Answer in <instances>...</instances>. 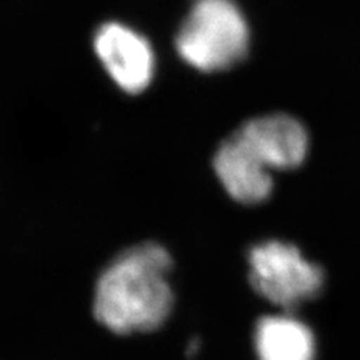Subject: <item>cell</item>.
Instances as JSON below:
<instances>
[{
    "label": "cell",
    "instance_id": "cell-5",
    "mask_svg": "<svg viewBox=\"0 0 360 360\" xmlns=\"http://www.w3.org/2000/svg\"><path fill=\"white\" fill-rule=\"evenodd\" d=\"M270 172L297 168L309 152V134L287 112H267L243 122L233 132Z\"/></svg>",
    "mask_w": 360,
    "mask_h": 360
},
{
    "label": "cell",
    "instance_id": "cell-2",
    "mask_svg": "<svg viewBox=\"0 0 360 360\" xmlns=\"http://www.w3.org/2000/svg\"><path fill=\"white\" fill-rule=\"evenodd\" d=\"M251 44V22L238 0H193L174 35L177 58L202 74L238 66Z\"/></svg>",
    "mask_w": 360,
    "mask_h": 360
},
{
    "label": "cell",
    "instance_id": "cell-4",
    "mask_svg": "<svg viewBox=\"0 0 360 360\" xmlns=\"http://www.w3.org/2000/svg\"><path fill=\"white\" fill-rule=\"evenodd\" d=\"M92 49L110 82L127 95H141L158 72V56L143 32L119 20L98 26Z\"/></svg>",
    "mask_w": 360,
    "mask_h": 360
},
{
    "label": "cell",
    "instance_id": "cell-7",
    "mask_svg": "<svg viewBox=\"0 0 360 360\" xmlns=\"http://www.w3.org/2000/svg\"><path fill=\"white\" fill-rule=\"evenodd\" d=\"M258 360H315V336L309 326L291 312L266 315L254 329Z\"/></svg>",
    "mask_w": 360,
    "mask_h": 360
},
{
    "label": "cell",
    "instance_id": "cell-6",
    "mask_svg": "<svg viewBox=\"0 0 360 360\" xmlns=\"http://www.w3.org/2000/svg\"><path fill=\"white\" fill-rule=\"evenodd\" d=\"M213 170L225 193L240 205H260L272 195V172L234 134L219 144Z\"/></svg>",
    "mask_w": 360,
    "mask_h": 360
},
{
    "label": "cell",
    "instance_id": "cell-3",
    "mask_svg": "<svg viewBox=\"0 0 360 360\" xmlns=\"http://www.w3.org/2000/svg\"><path fill=\"white\" fill-rule=\"evenodd\" d=\"M248 276L258 296L290 312L320 295L324 274L297 246L284 240H267L248 254Z\"/></svg>",
    "mask_w": 360,
    "mask_h": 360
},
{
    "label": "cell",
    "instance_id": "cell-1",
    "mask_svg": "<svg viewBox=\"0 0 360 360\" xmlns=\"http://www.w3.org/2000/svg\"><path fill=\"white\" fill-rule=\"evenodd\" d=\"M173 260L156 242L134 245L99 274L94 292L96 321L116 335L160 329L174 307Z\"/></svg>",
    "mask_w": 360,
    "mask_h": 360
}]
</instances>
